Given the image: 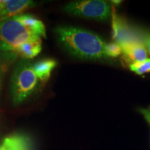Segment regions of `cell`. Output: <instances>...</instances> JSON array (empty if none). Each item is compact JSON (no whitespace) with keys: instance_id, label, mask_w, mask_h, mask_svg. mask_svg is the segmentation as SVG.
I'll use <instances>...</instances> for the list:
<instances>
[{"instance_id":"1","label":"cell","mask_w":150,"mask_h":150,"mask_svg":"<svg viewBox=\"0 0 150 150\" xmlns=\"http://www.w3.org/2000/svg\"><path fill=\"white\" fill-rule=\"evenodd\" d=\"M54 31L58 42L74 57L93 61L106 58V43L97 33L72 26H58Z\"/></svg>"},{"instance_id":"2","label":"cell","mask_w":150,"mask_h":150,"mask_svg":"<svg viewBox=\"0 0 150 150\" xmlns=\"http://www.w3.org/2000/svg\"><path fill=\"white\" fill-rule=\"evenodd\" d=\"M46 38L43 22L31 14H21L0 22V50L13 52L24 43Z\"/></svg>"},{"instance_id":"3","label":"cell","mask_w":150,"mask_h":150,"mask_svg":"<svg viewBox=\"0 0 150 150\" xmlns=\"http://www.w3.org/2000/svg\"><path fill=\"white\" fill-rule=\"evenodd\" d=\"M38 78L33 70L32 63L20 61L15 67L11 80V97L14 105L25 102L39 87Z\"/></svg>"},{"instance_id":"4","label":"cell","mask_w":150,"mask_h":150,"mask_svg":"<svg viewBox=\"0 0 150 150\" xmlns=\"http://www.w3.org/2000/svg\"><path fill=\"white\" fill-rule=\"evenodd\" d=\"M67 14L97 21L107 20L111 16L112 5L104 0L73 1L63 7Z\"/></svg>"},{"instance_id":"5","label":"cell","mask_w":150,"mask_h":150,"mask_svg":"<svg viewBox=\"0 0 150 150\" xmlns=\"http://www.w3.org/2000/svg\"><path fill=\"white\" fill-rule=\"evenodd\" d=\"M112 39L120 45L140 40L138 35V30L131 27L126 19L117 15L115 7L112 5L111 11Z\"/></svg>"},{"instance_id":"6","label":"cell","mask_w":150,"mask_h":150,"mask_svg":"<svg viewBox=\"0 0 150 150\" xmlns=\"http://www.w3.org/2000/svg\"><path fill=\"white\" fill-rule=\"evenodd\" d=\"M1 11L0 13V22L12 17L21 15L24 11L36 5V2L31 0H5L1 1Z\"/></svg>"},{"instance_id":"7","label":"cell","mask_w":150,"mask_h":150,"mask_svg":"<svg viewBox=\"0 0 150 150\" xmlns=\"http://www.w3.org/2000/svg\"><path fill=\"white\" fill-rule=\"evenodd\" d=\"M125 59L129 63H137L148 59L147 50L140 40L132 41L120 45Z\"/></svg>"},{"instance_id":"8","label":"cell","mask_w":150,"mask_h":150,"mask_svg":"<svg viewBox=\"0 0 150 150\" xmlns=\"http://www.w3.org/2000/svg\"><path fill=\"white\" fill-rule=\"evenodd\" d=\"M57 65V61L53 59H43L32 63L33 70L41 83H44L50 78L54 69Z\"/></svg>"},{"instance_id":"9","label":"cell","mask_w":150,"mask_h":150,"mask_svg":"<svg viewBox=\"0 0 150 150\" xmlns=\"http://www.w3.org/2000/svg\"><path fill=\"white\" fill-rule=\"evenodd\" d=\"M1 150H31V141L23 134L11 135L4 140Z\"/></svg>"},{"instance_id":"10","label":"cell","mask_w":150,"mask_h":150,"mask_svg":"<svg viewBox=\"0 0 150 150\" xmlns=\"http://www.w3.org/2000/svg\"><path fill=\"white\" fill-rule=\"evenodd\" d=\"M42 39L26 42L15 50L13 54L22 59H32L40 53L42 50Z\"/></svg>"},{"instance_id":"11","label":"cell","mask_w":150,"mask_h":150,"mask_svg":"<svg viewBox=\"0 0 150 150\" xmlns=\"http://www.w3.org/2000/svg\"><path fill=\"white\" fill-rule=\"evenodd\" d=\"M129 69L137 75H143L150 73V59H147L145 61L132 63L129 65Z\"/></svg>"},{"instance_id":"12","label":"cell","mask_w":150,"mask_h":150,"mask_svg":"<svg viewBox=\"0 0 150 150\" xmlns=\"http://www.w3.org/2000/svg\"><path fill=\"white\" fill-rule=\"evenodd\" d=\"M105 54L106 58H116L122 54L120 45L115 42H111L106 45Z\"/></svg>"},{"instance_id":"13","label":"cell","mask_w":150,"mask_h":150,"mask_svg":"<svg viewBox=\"0 0 150 150\" xmlns=\"http://www.w3.org/2000/svg\"><path fill=\"white\" fill-rule=\"evenodd\" d=\"M138 35L148 53L150 54V30H138Z\"/></svg>"},{"instance_id":"14","label":"cell","mask_w":150,"mask_h":150,"mask_svg":"<svg viewBox=\"0 0 150 150\" xmlns=\"http://www.w3.org/2000/svg\"><path fill=\"white\" fill-rule=\"evenodd\" d=\"M139 111L142 114L150 127V107L147 108H140Z\"/></svg>"},{"instance_id":"15","label":"cell","mask_w":150,"mask_h":150,"mask_svg":"<svg viewBox=\"0 0 150 150\" xmlns=\"http://www.w3.org/2000/svg\"><path fill=\"white\" fill-rule=\"evenodd\" d=\"M122 2V1H116V0H112V1H110V4H111V5H119Z\"/></svg>"},{"instance_id":"16","label":"cell","mask_w":150,"mask_h":150,"mask_svg":"<svg viewBox=\"0 0 150 150\" xmlns=\"http://www.w3.org/2000/svg\"><path fill=\"white\" fill-rule=\"evenodd\" d=\"M1 1H0V13H1Z\"/></svg>"},{"instance_id":"17","label":"cell","mask_w":150,"mask_h":150,"mask_svg":"<svg viewBox=\"0 0 150 150\" xmlns=\"http://www.w3.org/2000/svg\"><path fill=\"white\" fill-rule=\"evenodd\" d=\"M1 75H0V88H1Z\"/></svg>"},{"instance_id":"18","label":"cell","mask_w":150,"mask_h":150,"mask_svg":"<svg viewBox=\"0 0 150 150\" xmlns=\"http://www.w3.org/2000/svg\"><path fill=\"white\" fill-rule=\"evenodd\" d=\"M0 150H1V146H0Z\"/></svg>"}]
</instances>
